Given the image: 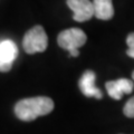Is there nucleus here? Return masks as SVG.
Instances as JSON below:
<instances>
[{"mask_svg":"<svg viewBox=\"0 0 134 134\" xmlns=\"http://www.w3.org/2000/svg\"><path fill=\"white\" fill-rule=\"evenodd\" d=\"M123 112H124V115L127 116V117H134V96L127 100V103L125 104V106L123 108Z\"/></svg>","mask_w":134,"mask_h":134,"instance_id":"obj_9","label":"nucleus"},{"mask_svg":"<svg viewBox=\"0 0 134 134\" xmlns=\"http://www.w3.org/2000/svg\"><path fill=\"white\" fill-rule=\"evenodd\" d=\"M18 56V48L12 40L6 39L0 43V72L7 73Z\"/></svg>","mask_w":134,"mask_h":134,"instance_id":"obj_4","label":"nucleus"},{"mask_svg":"<svg viewBox=\"0 0 134 134\" xmlns=\"http://www.w3.org/2000/svg\"><path fill=\"white\" fill-rule=\"evenodd\" d=\"M48 46V37L41 26H35L25 34L23 47L27 54L43 53Z\"/></svg>","mask_w":134,"mask_h":134,"instance_id":"obj_3","label":"nucleus"},{"mask_svg":"<svg viewBox=\"0 0 134 134\" xmlns=\"http://www.w3.org/2000/svg\"><path fill=\"white\" fill-rule=\"evenodd\" d=\"M86 40V34L79 28H69L63 30L57 37L59 47L66 49L72 57H77L79 55L78 48L82 47Z\"/></svg>","mask_w":134,"mask_h":134,"instance_id":"obj_2","label":"nucleus"},{"mask_svg":"<svg viewBox=\"0 0 134 134\" xmlns=\"http://www.w3.org/2000/svg\"><path fill=\"white\" fill-rule=\"evenodd\" d=\"M94 16L100 20H110L114 16L112 0H93Z\"/></svg>","mask_w":134,"mask_h":134,"instance_id":"obj_8","label":"nucleus"},{"mask_svg":"<svg viewBox=\"0 0 134 134\" xmlns=\"http://www.w3.org/2000/svg\"><path fill=\"white\" fill-rule=\"evenodd\" d=\"M108 95L114 99H121L123 95L131 94L134 90L133 82L127 78H120L116 81H110L105 84Z\"/></svg>","mask_w":134,"mask_h":134,"instance_id":"obj_6","label":"nucleus"},{"mask_svg":"<svg viewBox=\"0 0 134 134\" xmlns=\"http://www.w3.org/2000/svg\"><path fill=\"white\" fill-rule=\"evenodd\" d=\"M126 55L130 56L131 58H134V49H131V48H129L126 50ZM132 78H133V81H134V72L132 73Z\"/></svg>","mask_w":134,"mask_h":134,"instance_id":"obj_11","label":"nucleus"},{"mask_svg":"<svg viewBox=\"0 0 134 134\" xmlns=\"http://www.w3.org/2000/svg\"><path fill=\"white\" fill-rule=\"evenodd\" d=\"M126 44L129 46V48L134 49V32H131L130 35L127 36L126 38Z\"/></svg>","mask_w":134,"mask_h":134,"instance_id":"obj_10","label":"nucleus"},{"mask_svg":"<svg viewBox=\"0 0 134 134\" xmlns=\"http://www.w3.org/2000/svg\"><path fill=\"white\" fill-rule=\"evenodd\" d=\"M67 6L73 10V19L78 23L90 20L94 16V6L91 0H67Z\"/></svg>","mask_w":134,"mask_h":134,"instance_id":"obj_5","label":"nucleus"},{"mask_svg":"<svg viewBox=\"0 0 134 134\" xmlns=\"http://www.w3.org/2000/svg\"><path fill=\"white\" fill-rule=\"evenodd\" d=\"M95 79H96V75L93 70H86L82 75V77L78 82V85L82 93L85 96L100 99L103 97V93L100 90L95 87Z\"/></svg>","mask_w":134,"mask_h":134,"instance_id":"obj_7","label":"nucleus"},{"mask_svg":"<svg viewBox=\"0 0 134 134\" xmlns=\"http://www.w3.org/2000/svg\"><path fill=\"white\" fill-rule=\"evenodd\" d=\"M55 104L54 100L46 96L24 98L15 105V114L19 120L30 122L39 116H44L53 112Z\"/></svg>","mask_w":134,"mask_h":134,"instance_id":"obj_1","label":"nucleus"}]
</instances>
